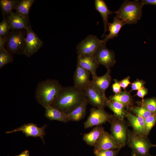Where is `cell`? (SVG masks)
<instances>
[{
	"label": "cell",
	"mask_w": 156,
	"mask_h": 156,
	"mask_svg": "<svg viewBox=\"0 0 156 156\" xmlns=\"http://www.w3.org/2000/svg\"><path fill=\"white\" fill-rule=\"evenodd\" d=\"M148 89L145 87L138 90L135 96L141 98L142 100H143L144 97L148 93Z\"/></svg>",
	"instance_id": "obj_37"
},
{
	"label": "cell",
	"mask_w": 156,
	"mask_h": 156,
	"mask_svg": "<svg viewBox=\"0 0 156 156\" xmlns=\"http://www.w3.org/2000/svg\"><path fill=\"white\" fill-rule=\"evenodd\" d=\"M15 156H30L29 152V151L25 150L21 153L20 154Z\"/></svg>",
	"instance_id": "obj_39"
},
{
	"label": "cell",
	"mask_w": 156,
	"mask_h": 156,
	"mask_svg": "<svg viewBox=\"0 0 156 156\" xmlns=\"http://www.w3.org/2000/svg\"><path fill=\"white\" fill-rule=\"evenodd\" d=\"M10 30V28L7 19L4 18L0 23V37H5Z\"/></svg>",
	"instance_id": "obj_32"
},
{
	"label": "cell",
	"mask_w": 156,
	"mask_h": 156,
	"mask_svg": "<svg viewBox=\"0 0 156 156\" xmlns=\"http://www.w3.org/2000/svg\"><path fill=\"white\" fill-rule=\"evenodd\" d=\"M139 106H142L153 113H156V97L147 98L135 102Z\"/></svg>",
	"instance_id": "obj_28"
},
{
	"label": "cell",
	"mask_w": 156,
	"mask_h": 156,
	"mask_svg": "<svg viewBox=\"0 0 156 156\" xmlns=\"http://www.w3.org/2000/svg\"><path fill=\"white\" fill-rule=\"evenodd\" d=\"M125 24L122 20L116 16L114 17L113 22L109 23L107 27V30L109 31V34L105 35V38L102 40L104 43L106 44L109 40L117 37L121 29Z\"/></svg>",
	"instance_id": "obj_20"
},
{
	"label": "cell",
	"mask_w": 156,
	"mask_h": 156,
	"mask_svg": "<svg viewBox=\"0 0 156 156\" xmlns=\"http://www.w3.org/2000/svg\"><path fill=\"white\" fill-rule=\"evenodd\" d=\"M120 149H109L94 152L95 156H116Z\"/></svg>",
	"instance_id": "obj_33"
},
{
	"label": "cell",
	"mask_w": 156,
	"mask_h": 156,
	"mask_svg": "<svg viewBox=\"0 0 156 156\" xmlns=\"http://www.w3.org/2000/svg\"><path fill=\"white\" fill-rule=\"evenodd\" d=\"M90 73L77 64L73 76L74 86L83 89L89 83Z\"/></svg>",
	"instance_id": "obj_16"
},
{
	"label": "cell",
	"mask_w": 156,
	"mask_h": 156,
	"mask_svg": "<svg viewBox=\"0 0 156 156\" xmlns=\"http://www.w3.org/2000/svg\"><path fill=\"white\" fill-rule=\"evenodd\" d=\"M62 87L56 79H48L42 81L37 85L35 93L36 99L44 108L51 106Z\"/></svg>",
	"instance_id": "obj_2"
},
{
	"label": "cell",
	"mask_w": 156,
	"mask_h": 156,
	"mask_svg": "<svg viewBox=\"0 0 156 156\" xmlns=\"http://www.w3.org/2000/svg\"><path fill=\"white\" fill-rule=\"evenodd\" d=\"M13 59L10 54L5 48L0 49V68L5 65L12 62Z\"/></svg>",
	"instance_id": "obj_30"
},
{
	"label": "cell",
	"mask_w": 156,
	"mask_h": 156,
	"mask_svg": "<svg viewBox=\"0 0 156 156\" xmlns=\"http://www.w3.org/2000/svg\"><path fill=\"white\" fill-rule=\"evenodd\" d=\"M125 117L127 119L134 132L140 135H144V118L127 110Z\"/></svg>",
	"instance_id": "obj_17"
},
{
	"label": "cell",
	"mask_w": 156,
	"mask_h": 156,
	"mask_svg": "<svg viewBox=\"0 0 156 156\" xmlns=\"http://www.w3.org/2000/svg\"><path fill=\"white\" fill-rule=\"evenodd\" d=\"M110 69H107L106 73L101 76L97 75L92 78L90 83L103 95L106 96L105 91L109 86L112 81Z\"/></svg>",
	"instance_id": "obj_18"
},
{
	"label": "cell",
	"mask_w": 156,
	"mask_h": 156,
	"mask_svg": "<svg viewBox=\"0 0 156 156\" xmlns=\"http://www.w3.org/2000/svg\"><path fill=\"white\" fill-rule=\"evenodd\" d=\"M47 125L41 127H38L37 125L32 123L25 124L16 129L6 131V133H12L16 132L22 131L27 137H39L44 144V136L45 134V129Z\"/></svg>",
	"instance_id": "obj_12"
},
{
	"label": "cell",
	"mask_w": 156,
	"mask_h": 156,
	"mask_svg": "<svg viewBox=\"0 0 156 156\" xmlns=\"http://www.w3.org/2000/svg\"><path fill=\"white\" fill-rule=\"evenodd\" d=\"M114 83L112 85V91L115 94L121 92V87L120 81L117 79H114Z\"/></svg>",
	"instance_id": "obj_35"
},
{
	"label": "cell",
	"mask_w": 156,
	"mask_h": 156,
	"mask_svg": "<svg viewBox=\"0 0 156 156\" xmlns=\"http://www.w3.org/2000/svg\"><path fill=\"white\" fill-rule=\"evenodd\" d=\"M146 82L143 80L137 79L131 84V89L130 92L138 90L144 87Z\"/></svg>",
	"instance_id": "obj_34"
},
{
	"label": "cell",
	"mask_w": 156,
	"mask_h": 156,
	"mask_svg": "<svg viewBox=\"0 0 156 156\" xmlns=\"http://www.w3.org/2000/svg\"><path fill=\"white\" fill-rule=\"evenodd\" d=\"M132 156H136L135 155L133 154H132Z\"/></svg>",
	"instance_id": "obj_41"
},
{
	"label": "cell",
	"mask_w": 156,
	"mask_h": 156,
	"mask_svg": "<svg viewBox=\"0 0 156 156\" xmlns=\"http://www.w3.org/2000/svg\"><path fill=\"white\" fill-rule=\"evenodd\" d=\"M19 1L17 0H0V7L3 14L8 15L13 12V10L15 9Z\"/></svg>",
	"instance_id": "obj_27"
},
{
	"label": "cell",
	"mask_w": 156,
	"mask_h": 156,
	"mask_svg": "<svg viewBox=\"0 0 156 156\" xmlns=\"http://www.w3.org/2000/svg\"><path fill=\"white\" fill-rule=\"evenodd\" d=\"M109 99L121 103L127 108L134 106V100L130 92L126 90L110 96Z\"/></svg>",
	"instance_id": "obj_23"
},
{
	"label": "cell",
	"mask_w": 156,
	"mask_h": 156,
	"mask_svg": "<svg viewBox=\"0 0 156 156\" xmlns=\"http://www.w3.org/2000/svg\"><path fill=\"white\" fill-rule=\"evenodd\" d=\"M45 116L50 120H56L64 123L69 121L67 114L62 112L51 106L46 107Z\"/></svg>",
	"instance_id": "obj_24"
},
{
	"label": "cell",
	"mask_w": 156,
	"mask_h": 156,
	"mask_svg": "<svg viewBox=\"0 0 156 156\" xmlns=\"http://www.w3.org/2000/svg\"><path fill=\"white\" fill-rule=\"evenodd\" d=\"M88 103V99L86 97L79 106L67 114L69 121H79L84 118L86 115L87 106Z\"/></svg>",
	"instance_id": "obj_22"
},
{
	"label": "cell",
	"mask_w": 156,
	"mask_h": 156,
	"mask_svg": "<svg viewBox=\"0 0 156 156\" xmlns=\"http://www.w3.org/2000/svg\"><path fill=\"white\" fill-rule=\"evenodd\" d=\"M127 110L130 111L135 115L141 116L144 119L154 114L142 106H133L127 108Z\"/></svg>",
	"instance_id": "obj_29"
},
{
	"label": "cell",
	"mask_w": 156,
	"mask_h": 156,
	"mask_svg": "<svg viewBox=\"0 0 156 156\" xmlns=\"http://www.w3.org/2000/svg\"><path fill=\"white\" fill-rule=\"evenodd\" d=\"M27 35L25 30H11L5 37V47L11 55L20 54L23 51Z\"/></svg>",
	"instance_id": "obj_5"
},
{
	"label": "cell",
	"mask_w": 156,
	"mask_h": 156,
	"mask_svg": "<svg viewBox=\"0 0 156 156\" xmlns=\"http://www.w3.org/2000/svg\"><path fill=\"white\" fill-rule=\"evenodd\" d=\"M126 144L132 150V153L136 156H152L149 153L150 148L153 147L147 136L135 133L133 130H128Z\"/></svg>",
	"instance_id": "obj_4"
},
{
	"label": "cell",
	"mask_w": 156,
	"mask_h": 156,
	"mask_svg": "<svg viewBox=\"0 0 156 156\" xmlns=\"http://www.w3.org/2000/svg\"><path fill=\"white\" fill-rule=\"evenodd\" d=\"M113 115L106 112L104 109L92 108L87 120L84 123V128L88 129L109 122Z\"/></svg>",
	"instance_id": "obj_8"
},
{
	"label": "cell",
	"mask_w": 156,
	"mask_h": 156,
	"mask_svg": "<svg viewBox=\"0 0 156 156\" xmlns=\"http://www.w3.org/2000/svg\"><path fill=\"white\" fill-rule=\"evenodd\" d=\"M103 44L105 43L103 40L96 36L88 35L77 45V57L84 55H94L98 49Z\"/></svg>",
	"instance_id": "obj_7"
},
{
	"label": "cell",
	"mask_w": 156,
	"mask_h": 156,
	"mask_svg": "<svg viewBox=\"0 0 156 156\" xmlns=\"http://www.w3.org/2000/svg\"><path fill=\"white\" fill-rule=\"evenodd\" d=\"M7 20L10 30H25L29 28V21L16 13L12 12L8 15Z\"/></svg>",
	"instance_id": "obj_15"
},
{
	"label": "cell",
	"mask_w": 156,
	"mask_h": 156,
	"mask_svg": "<svg viewBox=\"0 0 156 156\" xmlns=\"http://www.w3.org/2000/svg\"><path fill=\"white\" fill-rule=\"evenodd\" d=\"M144 5L141 1L125 0L119 9L115 12L116 16L126 24H136L141 18Z\"/></svg>",
	"instance_id": "obj_3"
},
{
	"label": "cell",
	"mask_w": 156,
	"mask_h": 156,
	"mask_svg": "<svg viewBox=\"0 0 156 156\" xmlns=\"http://www.w3.org/2000/svg\"><path fill=\"white\" fill-rule=\"evenodd\" d=\"M130 78L129 76H128L120 81L121 88L125 90L129 85L131 83L130 81Z\"/></svg>",
	"instance_id": "obj_36"
},
{
	"label": "cell",
	"mask_w": 156,
	"mask_h": 156,
	"mask_svg": "<svg viewBox=\"0 0 156 156\" xmlns=\"http://www.w3.org/2000/svg\"><path fill=\"white\" fill-rule=\"evenodd\" d=\"M105 44H103L99 47L94 56L100 64L104 66L107 69H110L116 63L115 53L108 49Z\"/></svg>",
	"instance_id": "obj_11"
},
{
	"label": "cell",
	"mask_w": 156,
	"mask_h": 156,
	"mask_svg": "<svg viewBox=\"0 0 156 156\" xmlns=\"http://www.w3.org/2000/svg\"><path fill=\"white\" fill-rule=\"evenodd\" d=\"M94 151L121 149L111 135L105 131L94 146Z\"/></svg>",
	"instance_id": "obj_13"
},
{
	"label": "cell",
	"mask_w": 156,
	"mask_h": 156,
	"mask_svg": "<svg viewBox=\"0 0 156 156\" xmlns=\"http://www.w3.org/2000/svg\"><path fill=\"white\" fill-rule=\"evenodd\" d=\"M141 1L144 5H152L156 6V0H142Z\"/></svg>",
	"instance_id": "obj_38"
},
{
	"label": "cell",
	"mask_w": 156,
	"mask_h": 156,
	"mask_svg": "<svg viewBox=\"0 0 156 156\" xmlns=\"http://www.w3.org/2000/svg\"><path fill=\"white\" fill-rule=\"evenodd\" d=\"M153 147H156V144H154ZM156 156V155L155 156Z\"/></svg>",
	"instance_id": "obj_40"
},
{
	"label": "cell",
	"mask_w": 156,
	"mask_h": 156,
	"mask_svg": "<svg viewBox=\"0 0 156 156\" xmlns=\"http://www.w3.org/2000/svg\"><path fill=\"white\" fill-rule=\"evenodd\" d=\"M90 81L83 89L89 103L94 108L104 109L108 98L93 86Z\"/></svg>",
	"instance_id": "obj_10"
},
{
	"label": "cell",
	"mask_w": 156,
	"mask_h": 156,
	"mask_svg": "<svg viewBox=\"0 0 156 156\" xmlns=\"http://www.w3.org/2000/svg\"><path fill=\"white\" fill-rule=\"evenodd\" d=\"M109 122L111 124V134L117 144L121 148L127 143L128 129L127 124L124 119H119L114 115Z\"/></svg>",
	"instance_id": "obj_6"
},
{
	"label": "cell",
	"mask_w": 156,
	"mask_h": 156,
	"mask_svg": "<svg viewBox=\"0 0 156 156\" xmlns=\"http://www.w3.org/2000/svg\"><path fill=\"white\" fill-rule=\"evenodd\" d=\"M35 1L34 0L19 1L15 9L16 13L29 21V11Z\"/></svg>",
	"instance_id": "obj_26"
},
{
	"label": "cell",
	"mask_w": 156,
	"mask_h": 156,
	"mask_svg": "<svg viewBox=\"0 0 156 156\" xmlns=\"http://www.w3.org/2000/svg\"><path fill=\"white\" fill-rule=\"evenodd\" d=\"M26 31L24 47L20 54L29 57L38 51L42 46L43 42L33 31L31 26Z\"/></svg>",
	"instance_id": "obj_9"
},
{
	"label": "cell",
	"mask_w": 156,
	"mask_h": 156,
	"mask_svg": "<svg viewBox=\"0 0 156 156\" xmlns=\"http://www.w3.org/2000/svg\"><path fill=\"white\" fill-rule=\"evenodd\" d=\"M94 4L95 9L100 13L103 21L104 29L103 34L102 36V37H103L107 31V27L109 23L108 21L109 15L115 13V12L110 11L103 0H95Z\"/></svg>",
	"instance_id": "obj_19"
},
{
	"label": "cell",
	"mask_w": 156,
	"mask_h": 156,
	"mask_svg": "<svg viewBox=\"0 0 156 156\" xmlns=\"http://www.w3.org/2000/svg\"><path fill=\"white\" fill-rule=\"evenodd\" d=\"M86 97L83 89L74 86L62 87L51 106L68 114L79 106Z\"/></svg>",
	"instance_id": "obj_1"
},
{
	"label": "cell",
	"mask_w": 156,
	"mask_h": 156,
	"mask_svg": "<svg viewBox=\"0 0 156 156\" xmlns=\"http://www.w3.org/2000/svg\"><path fill=\"white\" fill-rule=\"evenodd\" d=\"M144 135L147 136L156 123V113L145 118Z\"/></svg>",
	"instance_id": "obj_31"
},
{
	"label": "cell",
	"mask_w": 156,
	"mask_h": 156,
	"mask_svg": "<svg viewBox=\"0 0 156 156\" xmlns=\"http://www.w3.org/2000/svg\"><path fill=\"white\" fill-rule=\"evenodd\" d=\"M77 64L89 71L92 78L97 76L96 70L100 64L94 55H84L77 57Z\"/></svg>",
	"instance_id": "obj_14"
},
{
	"label": "cell",
	"mask_w": 156,
	"mask_h": 156,
	"mask_svg": "<svg viewBox=\"0 0 156 156\" xmlns=\"http://www.w3.org/2000/svg\"><path fill=\"white\" fill-rule=\"evenodd\" d=\"M105 131L102 125L95 126L90 132L83 134V139L87 144L94 146Z\"/></svg>",
	"instance_id": "obj_21"
},
{
	"label": "cell",
	"mask_w": 156,
	"mask_h": 156,
	"mask_svg": "<svg viewBox=\"0 0 156 156\" xmlns=\"http://www.w3.org/2000/svg\"><path fill=\"white\" fill-rule=\"evenodd\" d=\"M105 106L108 107L114 113V115L119 119L123 120L125 117L126 110L125 107L121 103L116 101L107 99Z\"/></svg>",
	"instance_id": "obj_25"
}]
</instances>
